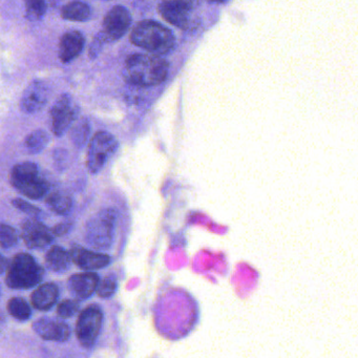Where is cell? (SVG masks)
Returning a JSON list of instances; mask_svg holds the SVG:
<instances>
[{
  "label": "cell",
  "instance_id": "cell-1",
  "mask_svg": "<svg viewBox=\"0 0 358 358\" xmlns=\"http://www.w3.org/2000/svg\"><path fill=\"white\" fill-rule=\"evenodd\" d=\"M169 64L156 54H134L125 62L123 78L139 87H156L166 80Z\"/></svg>",
  "mask_w": 358,
  "mask_h": 358
},
{
  "label": "cell",
  "instance_id": "cell-2",
  "mask_svg": "<svg viewBox=\"0 0 358 358\" xmlns=\"http://www.w3.org/2000/svg\"><path fill=\"white\" fill-rule=\"evenodd\" d=\"M131 43L156 55H165L176 47L173 33L160 22L143 20L137 24L131 33Z\"/></svg>",
  "mask_w": 358,
  "mask_h": 358
},
{
  "label": "cell",
  "instance_id": "cell-3",
  "mask_svg": "<svg viewBox=\"0 0 358 358\" xmlns=\"http://www.w3.org/2000/svg\"><path fill=\"white\" fill-rule=\"evenodd\" d=\"M10 183L22 196L39 200L47 196L51 185L39 171L38 165L30 161L17 163L10 173Z\"/></svg>",
  "mask_w": 358,
  "mask_h": 358
},
{
  "label": "cell",
  "instance_id": "cell-4",
  "mask_svg": "<svg viewBox=\"0 0 358 358\" xmlns=\"http://www.w3.org/2000/svg\"><path fill=\"white\" fill-rule=\"evenodd\" d=\"M45 270L41 264L29 253L14 255L7 268L6 284L9 288L26 290L41 284Z\"/></svg>",
  "mask_w": 358,
  "mask_h": 358
},
{
  "label": "cell",
  "instance_id": "cell-5",
  "mask_svg": "<svg viewBox=\"0 0 358 358\" xmlns=\"http://www.w3.org/2000/svg\"><path fill=\"white\" fill-rule=\"evenodd\" d=\"M118 213L116 209L104 208L87 221L85 226V241L91 248L108 250L115 238Z\"/></svg>",
  "mask_w": 358,
  "mask_h": 358
},
{
  "label": "cell",
  "instance_id": "cell-6",
  "mask_svg": "<svg viewBox=\"0 0 358 358\" xmlns=\"http://www.w3.org/2000/svg\"><path fill=\"white\" fill-rule=\"evenodd\" d=\"M119 142L108 131H97L89 142L87 169L92 175H97L106 166L110 157L117 152Z\"/></svg>",
  "mask_w": 358,
  "mask_h": 358
},
{
  "label": "cell",
  "instance_id": "cell-7",
  "mask_svg": "<svg viewBox=\"0 0 358 358\" xmlns=\"http://www.w3.org/2000/svg\"><path fill=\"white\" fill-rule=\"evenodd\" d=\"M80 106L71 94H62L50 110L51 129L56 137H62L78 119Z\"/></svg>",
  "mask_w": 358,
  "mask_h": 358
},
{
  "label": "cell",
  "instance_id": "cell-8",
  "mask_svg": "<svg viewBox=\"0 0 358 358\" xmlns=\"http://www.w3.org/2000/svg\"><path fill=\"white\" fill-rule=\"evenodd\" d=\"M103 324V311L98 305H89L79 315L76 335L81 347L91 349L95 345Z\"/></svg>",
  "mask_w": 358,
  "mask_h": 358
},
{
  "label": "cell",
  "instance_id": "cell-9",
  "mask_svg": "<svg viewBox=\"0 0 358 358\" xmlns=\"http://www.w3.org/2000/svg\"><path fill=\"white\" fill-rule=\"evenodd\" d=\"M192 0H163L159 6V13L169 24L181 30L192 28Z\"/></svg>",
  "mask_w": 358,
  "mask_h": 358
},
{
  "label": "cell",
  "instance_id": "cell-10",
  "mask_svg": "<svg viewBox=\"0 0 358 358\" xmlns=\"http://www.w3.org/2000/svg\"><path fill=\"white\" fill-rule=\"evenodd\" d=\"M20 236L29 248L41 250L50 246L55 236L43 222L37 220V217H31L22 222Z\"/></svg>",
  "mask_w": 358,
  "mask_h": 358
},
{
  "label": "cell",
  "instance_id": "cell-11",
  "mask_svg": "<svg viewBox=\"0 0 358 358\" xmlns=\"http://www.w3.org/2000/svg\"><path fill=\"white\" fill-rule=\"evenodd\" d=\"M131 22L133 18L127 8L123 6H115L104 17L103 29L101 32L108 43L119 41L129 32Z\"/></svg>",
  "mask_w": 358,
  "mask_h": 358
},
{
  "label": "cell",
  "instance_id": "cell-12",
  "mask_svg": "<svg viewBox=\"0 0 358 358\" xmlns=\"http://www.w3.org/2000/svg\"><path fill=\"white\" fill-rule=\"evenodd\" d=\"M50 90L45 81H32L24 90L20 99V110L27 115L41 112L49 101Z\"/></svg>",
  "mask_w": 358,
  "mask_h": 358
},
{
  "label": "cell",
  "instance_id": "cell-13",
  "mask_svg": "<svg viewBox=\"0 0 358 358\" xmlns=\"http://www.w3.org/2000/svg\"><path fill=\"white\" fill-rule=\"evenodd\" d=\"M71 259L75 265L83 271H96L110 265V257L99 251H91L80 245H73L70 251Z\"/></svg>",
  "mask_w": 358,
  "mask_h": 358
},
{
  "label": "cell",
  "instance_id": "cell-14",
  "mask_svg": "<svg viewBox=\"0 0 358 358\" xmlns=\"http://www.w3.org/2000/svg\"><path fill=\"white\" fill-rule=\"evenodd\" d=\"M33 330L45 341L64 343L71 337V328L66 322L41 317L33 324Z\"/></svg>",
  "mask_w": 358,
  "mask_h": 358
},
{
  "label": "cell",
  "instance_id": "cell-15",
  "mask_svg": "<svg viewBox=\"0 0 358 358\" xmlns=\"http://www.w3.org/2000/svg\"><path fill=\"white\" fill-rule=\"evenodd\" d=\"M99 280V276L94 271L81 272L69 278L68 287L75 299L83 301L96 292Z\"/></svg>",
  "mask_w": 358,
  "mask_h": 358
},
{
  "label": "cell",
  "instance_id": "cell-16",
  "mask_svg": "<svg viewBox=\"0 0 358 358\" xmlns=\"http://www.w3.org/2000/svg\"><path fill=\"white\" fill-rule=\"evenodd\" d=\"M85 48V37L79 31L66 33L60 39L59 59L62 64H70L83 53Z\"/></svg>",
  "mask_w": 358,
  "mask_h": 358
},
{
  "label": "cell",
  "instance_id": "cell-17",
  "mask_svg": "<svg viewBox=\"0 0 358 358\" xmlns=\"http://www.w3.org/2000/svg\"><path fill=\"white\" fill-rule=\"evenodd\" d=\"M59 297V288L54 282L41 285L31 295V303L39 311H49Z\"/></svg>",
  "mask_w": 358,
  "mask_h": 358
},
{
  "label": "cell",
  "instance_id": "cell-18",
  "mask_svg": "<svg viewBox=\"0 0 358 358\" xmlns=\"http://www.w3.org/2000/svg\"><path fill=\"white\" fill-rule=\"evenodd\" d=\"M72 259L70 252L64 247L52 246L45 255V265L51 271L56 273H64L70 269Z\"/></svg>",
  "mask_w": 358,
  "mask_h": 358
},
{
  "label": "cell",
  "instance_id": "cell-19",
  "mask_svg": "<svg viewBox=\"0 0 358 358\" xmlns=\"http://www.w3.org/2000/svg\"><path fill=\"white\" fill-rule=\"evenodd\" d=\"M91 16V7L80 0L72 1L62 9V17L69 22H85L89 20Z\"/></svg>",
  "mask_w": 358,
  "mask_h": 358
},
{
  "label": "cell",
  "instance_id": "cell-20",
  "mask_svg": "<svg viewBox=\"0 0 358 358\" xmlns=\"http://www.w3.org/2000/svg\"><path fill=\"white\" fill-rule=\"evenodd\" d=\"M45 205L58 215H66L72 211L73 200L69 194L55 192L48 194Z\"/></svg>",
  "mask_w": 358,
  "mask_h": 358
},
{
  "label": "cell",
  "instance_id": "cell-21",
  "mask_svg": "<svg viewBox=\"0 0 358 358\" xmlns=\"http://www.w3.org/2000/svg\"><path fill=\"white\" fill-rule=\"evenodd\" d=\"M91 135V123L89 119H77L71 127V140L73 145L78 150H83L90 140Z\"/></svg>",
  "mask_w": 358,
  "mask_h": 358
},
{
  "label": "cell",
  "instance_id": "cell-22",
  "mask_svg": "<svg viewBox=\"0 0 358 358\" xmlns=\"http://www.w3.org/2000/svg\"><path fill=\"white\" fill-rule=\"evenodd\" d=\"M50 143V136L43 129H36L24 140V148L30 155H37L43 152Z\"/></svg>",
  "mask_w": 358,
  "mask_h": 358
},
{
  "label": "cell",
  "instance_id": "cell-23",
  "mask_svg": "<svg viewBox=\"0 0 358 358\" xmlns=\"http://www.w3.org/2000/svg\"><path fill=\"white\" fill-rule=\"evenodd\" d=\"M8 312L20 322H26L32 315V309L22 297H12L8 303Z\"/></svg>",
  "mask_w": 358,
  "mask_h": 358
},
{
  "label": "cell",
  "instance_id": "cell-24",
  "mask_svg": "<svg viewBox=\"0 0 358 358\" xmlns=\"http://www.w3.org/2000/svg\"><path fill=\"white\" fill-rule=\"evenodd\" d=\"M26 17L30 22H39L47 13V3L45 0H24Z\"/></svg>",
  "mask_w": 358,
  "mask_h": 358
},
{
  "label": "cell",
  "instance_id": "cell-25",
  "mask_svg": "<svg viewBox=\"0 0 358 358\" xmlns=\"http://www.w3.org/2000/svg\"><path fill=\"white\" fill-rule=\"evenodd\" d=\"M20 242V234L17 230L8 224H0V247L10 249L15 247Z\"/></svg>",
  "mask_w": 358,
  "mask_h": 358
},
{
  "label": "cell",
  "instance_id": "cell-26",
  "mask_svg": "<svg viewBox=\"0 0 358 358\" xmlns=\"http://www.w3.org/2000/svg\"><path fill=\"white\" fill-rule=\"evenodd\" d=\"M117 288H118V280L114 274H110L101 280H99L96 293L102 299H110L116 293Z\"/></svg>",
  "mask_w": 358,
  "mask_h": 358
},
{
  "label": "cell",
  "instance_id": "cell-27",
  "mask_svg": "<svg viewBox=\"0 0 358 358\" xmlns=\"http://www.w3.org/2000/svg\"><path fill=\"white\" fill-rule=\"evenodd\" d=\"M79 308H80V305L75 299H64L58 305L57 315L60 318L73 317L79 311Z\"/></svg>",
  "mask_w": 358,
  "mask_h": 358
},
{
  "label": "cell",
  "instance_id": "cell-28",
  "mask_svg": "<svg viewBox=\"0 0 358 358\" xmlns=\"http://www.w3.org/2000/svg\"><path fill=\"white\" fill-rule=\"evenodd\" d=\"M108 43V39L104 36L103 33L99 32L96 35L95 38L92 41L89 49V57L91 60H95L103 50L104 45Z\"/></svg>",
  "mask_w": 358,
  "mask_h": 358
},
{
  "label": "cell",
  "instance_id": "cell-29",
  "mask_svg": "<svg viewBox=\"0 0 358 358\" xmlns=\"http://www.w3.org/2000/svg\"><path fill=\"white\" fill-rule=\"evenodd\" d=\"M12 205H13L16 209H18V210L27 213V215H30V217H37L41 215V210L38 207L27 202V201L22 200V199H14V200L12 201Z\"/></svg>",
  "mask_w": 358,
  "mask_h": 358
},
{
  "label": "cell",
  "instance_id": "cell-30",
  "mask_svg": "<svg viewBox=\"0 0 358 358\" xmlns=\"http://www.w3.org/2000/svg\"><path fill=\"white\" fill-rule=\"evenodd\" d=\"M53 163L56 171H66L69 165L68 150H64V148H56L53 152Z\"/></svg>",
  "mask_w": 358,
  "mask_h": 358
},
{
  "label": "cell",
  "instance_id": "cell-31",
  "mask_svg": "<svg viewBox=\"0 0 358 358\" xmlns=\"http://www.w3.org/2000/svg\"><path fill=\"white\" fill-rule=\"evenodd\" d=\"M73 226H74L73 221H64L62 222V223H58L57 225L54 226L51 230L52 232H53L54 236H62L68 234L69 232L73 229Z\"/></svg>",
  "mask_w": 358,
  "mask_h": 358
},
{
  "label": "cell",
  "instance_id": "cell-32",
  "mask_svg": "<svg viewBox=\"0 0 358 358\" xmlns=\"http://www.w3.org/2000/svg\"><path fill=\"white\" fill-rule=\"evenodd\" d=\"M8 265H9V262L0 253V275L7 271Z\"/></svg>",
  "mask_w": 358,
  "mask_h": 358
},
{
  "label": "cell",
  "instance_id": "cell-33",
  "mask_svg": "<svg viewBox=\"0 0 358 358\" xmlns=\"http://www.w3.org/2000/svg\"><path fill=\"white\" fill-rule=\"evenodd\" d=\"M209 3H217V5H223V3H228L229 0H208Z\"/></svg>",
  "mask_w": 358,
  "mask_h": 358
}]
</instances>
